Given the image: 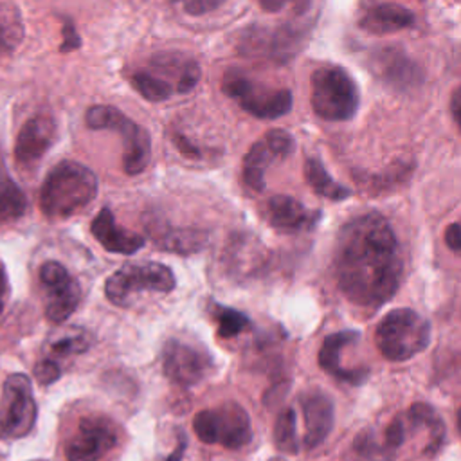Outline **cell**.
<instances>
[{"label":"cell","instance_id":"cell-1","mask_svg":"<svg viewBox=\"0 0 461 461\" xmlns=\"http://www.w3.org/2000/svg\"><path fill=\"white\" fill-rule=\"evenodd\" d=\"M333 265L339 290L360 308L385 304L403 276L400 243L380 212L355 216L340 227Z\"/></svg>","mask_w":461,"mask_h":461},{"label":"cell","instance_id":"cell-2","mask_svg":"<svg viewBox=\"0 0 461 461\" xmlns=\"http://www.w3.org/2000/svg\"><path fill=\"white\" fill-rule=\"evenodd\" d=\"M97 194L94 171L74 160L58 162L40 189V209L50 220H63L86 207Z\"/></svg>","mask_w":461,"mask_h":461},{"label":"cell","instance_id":"cell-3","mask_svg":"<svg viewBox=\"0 0 461 461\" xmlns=\"http://www.w3.org/2000/svg\"><path fill=\"white\" fill-rule=\"evenodd\" d=\"M310 103L317 117L331 122L349 121L360 106V92L351 74L339 65H324L310 77Z\"/></svg>","mask_w":461,"mask_h":461},{"label":"cell","instance_id":"cell-4","mask_svg":"<svg viewBox=\"0 0 461 461\" xmlns=\"http://www.w3.org/2000/svg\"><path fill=\"white\" fill-rule=\"evenodd\" d=\"M375 342L384 358L403 362L430 344V324L411 308H396L380 319Z\"/></svg>","mask_w":461,"mask_h":461},{"label":"cell","instance_id":"cell-5","mask_svg":"<svg viewBox=\"0 0 461 461\" xmlns=\"http://www.w3.org/2000/svg\"><path fill=\"white\" fill-rule=\"evenodd\" d=\"M85 122L90 130H112L122 139V169L135 176L142 173L151 158V137L146 128L126 117L119 108L110 104H94L85 113Z\"/></svg>","mask_w":461,"mask_h":461},{"label":"cell","instance_id":"cell-6","mask_svg":"<svg viewBox=\"0 0 461 461\" xmlns=\"http://www.w3.org/2000/svg\"><path fill=\"white\" fill-rule=\"evenodd\" d=\"M221 90L234 99L241 110L258 119H279L292 110V92L270 86L249 77L241 70L230 68L221 79Z\"/></svg>","mask_w":461,"mask_h":461},{"label":"cell","instance_id":"cell-7","mask_svg":"<svg viewBox=\"0 0 461 461\" xmlns=\"http://www.w3.org/2000/svg\"><path fill=\"white\" fill-rule=\"evenodd\" d=\"M193 430L200 441L216 443L230 450L245 447L252 438L249 412L236 402L198 411L193 418Z\"/></svg>","mask_w":461,"mask_h":461},{"label":"cell","instance_id":"cell-8","mask_svg":"<svg viewBox=\"0 0 461 461\" xmlns=\"http://www.w3.org/2000/svg\"><path fill=\"white\" fill-rule=\"evenodd\" d=\"M175 285V274L162 263H126L106 279L104 295L115 306H130L139 292L167 294Z\"/></svg>","mask_w":461,"mask_h":461},{"label":"cell","instance_id":"cell-9","mask_svg":"<svg viewBox=\"0 0 461 461\" xmlns=\"http://www.w3.org/2000/svg\"><path fill=\"white\" fill-rule=\"evenodd\" d=\"M38 416L31 378L23 373H13L5 378L0 403V439H16L27 436Z\"/></svg>","mask_w":461,"mask_h":461},{"label":"cell","instance_id":"cell-10","mask_svg":"<svg viewBox=\"0 0 461 461\" xmlns=\"http://www.w3.org/2000/svg\"><path fill=\"white\" fill-rule=\"evenodd\" d=\"M303 45V29L292 25L279 27H249L241 40L240 49L252 58L270 59L274 63H288Z\"/></svg>","mask_w":461,"mask_h":461},{"label":"cell","instance_id":"cell-11","mask_svg":"<svg viewBox=\"0 0 461 461\" xmlns=\"http://www.w3.org/2000/svg\"><path fill=\"white\" fill-rule=\"evenodd\" d=\"M40 283L45 294V315L50 322H65L81 301V286L59 263L45 261L40 267Z\"/></svg>","mask_w":461,"mask_h":461},{"label":"cell","instance_id":"cell-12","mask_svg":"<svg viewBox=\"0 0 461 461\" xmlns=\"http://www.w3.org/2000/svg\"><path fill=\"white\" fill-rule=\"evenodd\" d=\"M119 443L115 423L106 416H85L65 443L67 461H99Z\"/></svg>","mask_w":461,"mask_h":461},{"label":"cell","instance_id":"cell-13","mask_svg":"<svg viewBox=\"0 0 461 461\" xmlns=\"http://www.w3.org/2000/svg\"><path fill=\"white\" fill-rule=\"evenodd\" d=\"M214 369L212 357L189 342L169 339L162 349V371L164 375L182 385L191 387L205 380Z\"/></svg>","mask_w":461,"mask_h":461},{"label":"cell","instance_id":"cell-14","mask_svg":"<svg viewBox=\"0 0 461 461\" xmlns=\"http://www.w3.org/2000/svg\"><path fill=\"white\" fill-rule=\"evenodd\" d=\"M295 148L294 137L281 130H270L258 139L243 157V182L261 193L265 189V173L270 166L285 160Z\"/></svg>","mask_w":461,"mask_h":461},{"label":"cell","instance_id":"cell-15","mask_svg":"<svg viewBox=\"0 0 461 461\" xmlns=\"http://www.w3.org/2000/svg\"><path fill=\"white\" fill-rule=\"evenodd\" d=\"M56 121L52 115H32L27 119L14 140V160L22 167H31L41 160L56 139Z\"/></svg>","mask_w":461,"mask_h":461},{"label":"cell","instance_id":"cell-16","mask_svg":"<svg viewBox=\"0 0 461 461\" xmlns=\"http://www.w3.org/2000/svg\"><path fill=\"white\" fill-rule=\"evenodd\" d=\"M144 68L171 86L175 94L191 92L198 85L202 74L198 63L193 58L178 52L155 54L149 58Z\"/></svg>","mask_w":461,"mask_h":461},{"label":"cell","instance_id":"cell-17","mask_svg":"<svg viewBox=\"0 0 461 461\" xmlns=\"http://www.w3.org/2000/svg\"><path fill=\"white\" fill-rule=\"evenodd\" d=\"M299 403L303 409V418L306 427L303 436V445L304 448H315L331 432L333 418H335L333 402L324 391L312 389L301 394Z\"/></svg>","mask_w":461,"mask_h":461},{"label":"cell","instance_id":"cell-18","mask_svg":"<svg viewBox=\"0 0 461 461\" xmlns=\"http://www.w3.org/2000/svg\"><path fill=\"white\" fill-rule=\"evenodd\" d=\"M371 70L382 81L394 88H414L421 83L423 72L416 61H412L405 52L387 47L376 50L371 58Z\"/></svg>","mask_w":461,"mask_h":461},{"label":"cell","instance_id":"cell-19","mask_svg":"<svg viewBox=\"0 0 461 461\" xmlns=\"http://www.w3.org/2000/svg\"><path fill=\"white\" fill-rule=\"evenodd\" d=\"M358 339H360V333L353 331V330H342V331L328 335L324 339V342L319 349V357H317L322 371H326L328 375H331L342 382L353 384V385L362 384L367 378V369L366 367H346L340 362L342 351L348 346L355 344Z\"/></svg>","mask_w":461,"mask_h":461},{"label":"cell","instance_id":"cell-20","mask_svg":"<svg viewBox=\"0 0 461 461\" xmlns=\"http://www.w3.org/2000/svg\"><path fill=\"white\" fill-rule=\"evenodd\" d=\"M267 221L283 232H301L315 227L319 212L304 207L299 200L288 194H274L265 203Z\"/></svg>","mask_w":461,"mask_h":461},{"label":"cell","instance_id":"cell-21","mask_svg":"<svg viewBox=\"0 0 461 461\" xmlns=\"http://www.w3.org/2000/svg\"><path fill=\"white\" fill-rule=\"evenodd\" d=\"M90 230L94 238L108 250L115 254H133L144 245V236L121 227L108 207L101 209L92 220Z\"/></svg>","mask_w":461,"mask_h":461},{"label":"cell","instance_id":"cell-22","mask_svg":"<svg viewBox=\"0 0 461 461\" xmlns=\"http://www.w3.org/2000/svg\"><path fill=\"white\" fill-rule=\"evenodd\" d=\"M416 22L414 13L398 4H376L366 11V14L358 20L362 31L384 36L391 32H398L412 27Z\"/></svg>","mask_w":461,"mask_h":461},{"label":"cell","instance_id":"cell-23","mask_svg":"<svg viewBox=\"0 0 461 461\" xmlns=\"http://www.w3.org/2000/svg\"><path fill=\"white\" fill-rule=\"evenodd\" d=\"M407 420L412 429L420 427L421 430H427V445L423 448L425 454H436L443 441H445V423L438 416V412L427 405V403H412L407 411Z\"/></svg>","mask_w":461,"mask_h":461},{"label":"cell","instance_id":"cell-24","mask_svg":"<svg viewBox=\"0 0 461 461\" xmlns=\"http://www.w3.org/2000/svg\"><path fill=\"white\" fill-rule=\"evenodd\" d=\"M149 236L153 241L167 250H175L180 254H189L203 247L205 234L202 230L193 229H175V227H160L158 223L149 225Z\"/></svg>","mask_w":461,"mask_h":461},{"label":"cell","instance_id":"cell-25","mask_svg":"<svg viewBox=\"0 0 461 461\" xmlns=\"http://www.w3.org/2000/svg\"><path fill=\"white\" fill-rule=\"evenodd\" d=\"M25 36L22 11L11 0H0V56L14 52Z\"/></svg>","mask_w":461,"mask_h":461},{"label":"cell","instance_id":"cell-26","mask_svg":"<svg viewBox=\"0 0 461 461\" xmlns=\"http://www.w3.org/2000/svg\"><path fill=\"white\" fill-rule=\"evenodd\" d=\"M304 178L306 184L313 189V193H317L319 196H324L328 200H344L351 194V191L339 184L337 180H333L326 167L322 166V162L317 157H308L304 162Z\"/></svg>","mask_w":461,"mask_h":461},{"label":"cell","instance_id":"cell-27","mask_svg":"<svg viewBox=\"0 0 461 461\" xmlns=\"http://www.w3.org/2000/svg\"><path fill=\"white\" fill-rule=\"evenodd\" d=\"M90 348V335L85 330L70 328L67 331H61L58 335H52L45 348L43 357L58 362V358H65L70 355H79ZM59 364V362H58Z\"/></svg>","mask_w":461,"mask_h":461},{"label":"cell","instance_id":"cell-28","mask_svg":"<svg viewBox=\"0 0 461 461\" xmlns=\"http://www.w3.org/2000/svg\"><path fill=\"white\" fill-rule=\"evenodd\" d=\"M27 209L23 191L11 180L9 175L0 173V221L20 218Z\"/></svg>","mask_w":461,"mask_h":461},{"label":"cell","instance_id":"cell-29","mask_svg":"<svg viewBox=\"0 0 461 461\" xmlns=\"http://www.w3.org/2000/svg\"><path fill=\"white\" fill-rule=\"evenodd\" d=\"M131 86L148 101L151 103H160L169 99L175 92L171 86L162 83L158 77H155L151 72H148L144 67L130 72L128 76Z\"/></svg>","mask_w":461,"mask_h":461},{"label":"cell","instance_id":"cell-30","mask_svg":"<svg viewBox=\"0 0 461 461\" xmlns=\"http://www.w3.org/2000/svg\"><path fill=\"white\" fill-rule=\"evenodd\" d=\"M274 443L281 452H288V454H297L301 448L299 438H297V418L290 407L285 409L276 420Z\"/></svg>","mask_w":461,"mask_h":461},{"label":"cell","instance_id":"cell-31","mask_svg":"<svg viewBox=\"0 0 461 461\" xmlns=\"http://www.w3.org/2000/svg\"><path fill=\"white\" fill-rule=\"evenodd\" d=\"M214 319L218 321V337L232 339L245 331L250 324L249 317L234 308H225L216 304L214 306Z\"/></svg>","mask_w":461,"mask_h":461},{"label":"cell","instance_id":"cell-32","mask_svg":"<svg viewBox=\"0 0 461 461\" xmlns=\"http://www.w3.org/2000/svg\"><path fill=\"white\" fill-rule=\"evenodd\" d=\"M355 452L358 457H364L366 461H391L393 454L378 441H375L373 430H362L353 443Z\"/></svg>","mask_w":461,"mask_h":461},{"label":"cell","instance_id":"cell-33","mask_svg":"<svg viewBox=\"0 0 461 461\" xmlns=\"http://www.w3.org/2000/svg\"><path fill=\"white\" fill-rule=\"evenodd\" d=\"M34 376L40 384L47 385V384H52L56 382L59 376H61V366L47 357H43L41 360L36 362L34 366Z\"/></svg>","mask_w":461,"mask_h":461},{"label":"cell","instance_id":"cell-34","mask_svg":"<svg viewBox=\"0 0 461 461\" xmlns=\"http://www.w3.org/2000/svg\"><path fill=\"white\" fill-rule=\"evenodd\" d=\"M258 4L261 9L270 11V13H277V11H283L288 7L294 13L301 14L312 5V0H258Z\"/></svg>","mask_w":461,"mask_h":461},{"label":"cell","instance_id":"cell-35","mask_svg":"<svg viewBox=\"0 0 461 461\" xmlns=\"http://www.w3.org/2000/svg\"><path fill=\"white\" fill-rule=\"evenodd\" d=\"M61 34H63V40H61V45H59L61 52H70V50H76V49L81 47V36L77 34L76 27H74V22L70 18H63Z\"/></svg>","mask_w":461,"mask_h":461},{"label":"cell","instance_id":"cell-36","mask_svg":"<svg viewBox=\"0 0 461 461\" xmlns=\"http://www.w3.org/2000/svg\"><path fill=\"white\" fill-rule=\"evenodd\" d=\"M227 0H185L184 9L191 16H202V14H207V13L214 11V9H218Z\"/></svg>","mask_w":461,"mask_h":461},{"label":"cell","instance_id":"cell-37","mask_svg":"<svg viewBox=\"0 0 461 461\" xmlns=\"http://www.w3.org/2000/svg\"><path fill=\"white\" fill-rule=\"evenodd\" d=\"M445 241H447V245L454 250V252H457L459 250V247H461V234H459V223H450L448 227H447V230H445Z\"/></svg>","mask_w":461,"mask_h":461},{"label":"cell","instance_id":"cell-38","mask_svg":"<svg viewBox=\"0 0 461 461\" xmlns=\"http://www.w3.org/2000/svg\"><path fill=\"white\" fill-rule=\"evenodd\" d=\"M7 294H9V283H7L5 270H4V267L0 265V313H2V310H4V304H5Z\"/></svg>","mask_w":461,"mask_h":461},{"label":"cell","instance_id":"cell-39","mask_svg":"<svg viewBox=\"0 0 461 461\" xmlns=\"http://www.w3.org/2000/svg\"><path fill=\"white\" fill-rule=\"evenodd\" d=\"M459 88H456L452 92V99H450V112H452V119L457 122L459 121Z\"/></svg>","mask_w":461,"mask_h":461},{"label":"cell","instance_id":"cell-40","mask_svg":"<svg viewBox=\"0 0 461 461\" xmlns=\"http://www.w3.org/2000/svg\"><path fill=\"white\" fill-rule=\"evenodd\" d=\"M185 445H187V441H185L184 434H180V439H178V447H176V450H175V452H173L166 461H182V456H184Z\"/></svg>","mask_w":461,"mask_h":461},{"label":"cell","instance_id":"cell-41","mask_svg":"<svg viewBox=\"0 0 461 461\" xmlns=\"http://www.w3.org/2000/svg\"><path fill=\"white\" fill-rule=\"evenodd\" d=\"M268 461H285V459H281V457H272V459H268Z\"/></svg>","mask_w":461,"mask_h":461},{"label":"cell","instance_id":"cell-42","mask_svg":"<svg viewBox=\"0 0 461 461\" xmlns=\"http://www.w3.org/2000/svg\"><path fill=\"white\" fill-rule=\"evenodd\" d=\"M169 2H182V0H169Z\"/></svg>","mask_w":461,"mask_h":461}]
</instances>
